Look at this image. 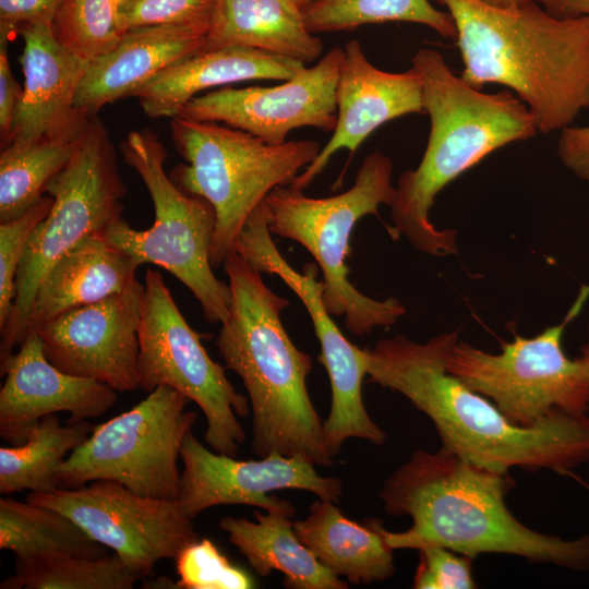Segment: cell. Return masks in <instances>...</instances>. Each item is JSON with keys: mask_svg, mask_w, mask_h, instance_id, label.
Masks as SVG:
<instances>
[{"mask_svg": "<svg viewBox=\"0 0 589 589\" xmlns=\"http://www.w3.org/2000/svg\"><path fill=\"white\" fill-rule=\"evenodd\" d=\"M458 330L416 342L402 335L368 349L366 375L404 395L434 424L443 448L498 473L513 468L567 474L589 461V416L557 412L532 425L509 421L486 397L447 371Z\"/></svg>", "mask_w": 589, "mask_h": 589, "instance_id": "obj_1", "label": "cell"}, {"mask_svg": "<svg viewBox=\"0 0 589 589\" xmlns=\"http://www.w3.org/2000/svg\"><path fill=\"white\" fill-rule=\"evenodd\" d=\"M508 473L478 467L441 447L416 450L383 483L380 498L392 516H409L401 532L382 534L393 550L442 546L471 558L497 553L572 569L589 568V533L564 540L530 529L508 509Z\"/></svg>", "mask_w": 589, "mask_h": 589, "instance_id": "obj_2", "label": "cell"}, {"mask_svg": "<svg viewBox=\"0 0 589 589\" xmlns=\"http://www.w3.org/2000/svg\"><path fill=\"white\" fill-rule=\"evenodd\" d=\"M434 1L454 20L467 84L508 87L542 133L562 130L589 108V16L560 17L538 2Z\"/></svg>", "mask_w": 589, "mask_h": 589, "instance_id": "obj_3", "label": "cell"}, {"mask_svg": "<svg viewBox=\"0 0 589 589\" xmlns=\"http://www.w3.org/2000/svg\"><path fill=\"white\" fill-rule=\"evenodd\" d=\"M231 300L216 346L226 368L242 380L252 411L251 449L333 465L321 421L308 393L312 359L287 334L280 313L289 301L264 283L237 251L224 263Z\"/></svg>", "mask_w": 589, "mask_h": 589, "instance_id": "obj_4", "label": "cell"}, {"mask_svg": "<svg viewBox=\"0 0 589 589\" xmlns=\"http://www.w3.org/2000/svg\"><path fill=\"white\" fill-rule=\"evenodd\" d=\"M430 117L428 144L419 166L402 172L390 207L392 235L436 256L457 253L456 231L430 220L436 195L494 151L538 132L528 107L513 93H482L454 74L442 53L421 48L412 57Z\"/></svg>", "mask_w": 589, "mask_h": 589, "instance_id": "obj_5", "label": "cell"}, {"mask_svg": "<svg viewBox=\"0 0 589 589\" xmlns=\"http://www.w3.org/2000/svg\"><path fill=\"white\" fill-rule=\"evenodd\" d=\"M393 161L375 151L357 171L347 191L328 197H310L291 185L273 189L264 199L271 233L300 243L314 257L323 276V302L330 315L345 316V326L363 336L387 327L406 313L396 298L375 300L360 292L348 278L349 239L357 221L378 217V206L395 196Z\"/></svg>", "mask_w": 589, "mask_h": 589, "instance_id": "obj_6", "label": "cell"}, {"mask_svg": "<svg viewBox=\"0 0 589 589\" xmlns=\"http://www.w3.org/2000/svg\"><path fill=\"white\" fill-rule=\"evenodd\" d=\"M170 133L185 160L170 179L185 193L208 201L216 213L213 267L235 250L251 213L276 187L290 185L318 155L314 140L272 145L239 129L211 121L170 118Z\"/></svg>", "mask_w": 589, "mask_h": 589, "instance_id": "obj_7", "label": "cell"}, {"mask_svg": "<svg viewBox=\"0 0 589 589\" xmlns=\"http://www.w3.org/2000/svg\"><path fill=\"white\" fill-rule=\"evenodd\" d=\"M120 151L146 185L155 218L152 227L139 230L121 217L100 235L141 265L151 263L169 272L199 301L207 323H224L231 292L229 285L215 276L211 262L214 207L205 199L183 192L170 179L164 168L167 151L153 131L130 132Z\"/></svg>", "mask_w": 589, "mask_h": 589, "instance_id": "obj_8", "label": "cell"}, {"mask_svg": "<svg viewBox=\"0 0 589 589\" xmlns=\"http://www.w3.org/2000/svg\"><path fill=\"white\" fill-rule=\"evenodd\" d=\"M127 192L109 133L97 115L92 116L68 165L46 188L53 204L19 267L15 300L0 328V364L26 338L35 294L47 272L83 239L121 218Z\"/></svg>", "mask_w": 589, "mask_h": 589, "instance_id": "obj_9", "label": "cell"}, {"mask_svg": "<svg viewBox=\"0 0 589 589\" xmlns=\"http://www.w3.org/2000/svg\"><path fill=\"white\" fill-rule=\"evenodd\" d=\"M588 297L589 286H582L562 323L533 337L516 335L500 353L458 340L448 352L447 371L520 426H532L557 412L587 413L589 376L579 358L566 356L562 338Z\"/></svg>", "mask_w": 589, "mask_h": 589, "instance_id": "obj_10", "label": "cell"}, {"mask_svg": "<svg viewBox=\"0 0 589 589\" xmlns=\"http://www.w3.org/2000/svg\"><path fill=\"white\" fill-rule=\"evenodd\" d=\"M189 401L160 385L131 409L95 425L60 466L58 486L111 480L143 496L177 501L178 458L196 420V412L187 410Z\"/></svg>", "mask_w": 589, "mask_h": 589, "instance_id": "obj_11", "label": "cell"}, {"mask_svg": "<svg viewBox=\"0 0 589 589\" xmlns=\"http://www.w3.org/2000/svg\"><path fill=\"white\" fill-rule=\"evenodd\" d=\"M139 387L151 393L169 386L203 411L206 444L236 457L245 441L237 419L250 412L249 399L237 392L223 368L207 353L189 325L159 272L147 269L139 328Z\"/></svg>", "mask_w": 589, "mask_h": 589, "instance_id": "obj_12", "label": "cell"}, {"mask_svg": "<svg viewBox=\"0 0 589 589\" xmlns=\"http://www.w3.org/2000/svg\"><path fill=\"white\" fill-rule=\"evenodd\" d=\"M267 226L264 201L251 213L240 231L235 250L259 272L276 275L305 306L318 339V361L325 368L332 389V405L323 422L326 448L339 454L351 437L383 445L386 433L371 419L363 404L362 383L366 375L368 348L351 344L340 332L323 302L318 266L309 263L296 271L280 254Z\"/></svg>", "mask_w": 589, "mask_h": 589, "instance_id": "obj_13", "label": "cell"}, {"mask_svg": "<svg viewBox=\"0 0 589 589\" xmlns=\"http://www.w3.org/2000/svg\"><path fill=\"white\" fill-rule=\"evenodd\" d=\"M26 501L70 518L142 578L154 575L157 562L176 560L200 539L177 501L143 496L111 480L31 492Z\"/></svg>", "mask_w": 589, "mask_h": 589, "instance_id": "obj_14", "label": "cell"}, {"mask_svg": "<svg viewBox=\"0 0 589 589\" xmlns=\"http://www.w3.org/2000/svg\"><path fill=\"white\" fill-rule=\"evenodd\" d=\"M183 462L177 502L193 520L201 512L219 505H248L292 517L293 505L271 494L277 490H303L338 503L342 483L318 474L315 465L298 456L271 454L259 460H236L212 452L190 431L183 440Z\"/></svg>", "mask_w": 589, "mask_h": 589, "instance_id": "obj_15", "label": "cell"}, {"mask_svg": "<svg viewBox=\"0 0 589 589\" xmlns=\"http://www.w3.org/2000/svg\"><path fill=\"white\" fill-rule=\"evenodd\" d=\"M341 60L342 48L333 47L316 64L278 85L213 91L193 97L177 116L223 123L272 145L284 144L290 131L303 127L333 131Z\"/></svg>", "mask_w": 589, "mask_h": 589, "instance_id": "obj_16", "label": "cell"}, {"mask_svg": "<svg viewBox=\"0 0 589 589\" xmlns=\"http://www.w3.org/2000/svg\"><path fill=\"white\" fill-rule=\"evenodd\" d=\"M144 284L95 303L69 310L43 324L39 335L46 358L59 370L105 383L117 392L139 387Z\"/></svg>", "mask_w": 589, "mask_h": 589, "instance_id": "obj_17", "label": "cell"}, {"mask_svg": "<svg viewBox=\"0 0 589 589\" xmlns=\"http://www.w3.org/2000/svg\"><path fill=\"white\" fill-rule=\"evenodd\" d=\"M0 373L5 375L0 390V436L11 445L24 443L47 414L67 411L68 423H76L103 416L118 399L109 385L55 366L36 332L0 364Z\"/></svg>", "mask_w": 589, "mask_h": 589, "instance_id": "obj_18", "label": "cell"}, {"mask_svg": "<svg viewBox=\"0 0 589 589\" xmlns=\"http://www.w3.org/2000/svg\"><path fill=\"white\" fill-rule=\"evenodd\" d=\"M335 99L337 120L333 135L292 181L290 185L296 189L310 185L339 149L353 154L385 122L423 111L422 84L417 70L393 73L377 69L357 39L347 41L342 48Z\"/></svg>", "mask_w": 589, "mask_h": 589, "instance_id": "obj_19", "label": "cell"}, {"mask_svg": "<svg viewBox=\"0 0 589 589\" xmlns=\"http://www.w3.org/2000/svg\"><path fill=\"white\" fill-rule=\"evenodd\" d=\"M19 34L24 40L23 96L1 148L12 142L77 139L91 118L75 107L87 63L58 43L51 24L23 25Z\"/></svg>", "mask_w": 589, "mask_h": 589, "instance_id": "obj_20", "label": "cell"}, {"mask_svg": "<svg viewBox=\"0 0 589 589\" xmlns=\"http://www.w3.org/2000/svg\"><path fill=\"white\" fill-rule=\"evenodd\" d=\"M209 26L159 25L128 29L107 53L87 64L75 107L96 116L164 69L204 49Z\"/></svg>", "mask_w": 589, "mask_h": 589, "instance_id": "obj_21", "label": "cell"}, {"mask_svg": "<svg viewBox=\"0 0 589 589\" xmlns=\"http://www.w3.org/2000/svg\"><path fill=\"white\" fill-rule=\"evenodd\" d=\"M304 67L251 47L202 49L164 69L130 96L139 99L148 117L172 118L202 91L252 80L287 81Z\"/></svg>", "mask_w": 589, "mask_h": 589, "instance_id": "obj_22", "label": "cell"}, {"mask_svg": "<svg viewBox=\"0 0 589 589\" xmlns=\"http://www.w3.org/2000/svg\"><path fill=\"white\" fill-rule=\"evenodd\" d=\"M141 264L94 233L62 255L43 278L32 305L27 335L56 316L100 301L136 280Z\"/></svg>", "mask_w": 589, "mask_h": 589, "instance_id": "obj_23", "label": "cell"}, {"mask_svg": "<svg viewBox=\"0 0 589 589\" xmlns=\"http://www.w3.org/2000/svg\"><path fill=\"white\" fill-rule=\"evenodd\" d=\"M382 524L360 525L347 518L334 502L318 498L309 515L293 521V530L315 557L338 577L354 585L383 581L395 574L393 549L382 534Z\"/></svg>", "mask_w": 589, "mask_h": 589, "instance_id": "obj_24", "label": "cell"}, {"mask_svg": "<svg viewBox=\"0 0 589 589\" xmlns=\"http://www.w3.org/2000/svg\"><path fill=\"white\" fill-rule=\"evenodd\" d=\"M225 46L251 47L304 64L323 50L296 0H216L204 49Z\"/></svg>", "mask_w": 589, "mask_h": 589, "instance_id": "obj_25", "label": "cell"}, {"mask_svg": "<svg viewBox=\"0 0 589 589\" xmlns=\"http://www.w3.org/2000/svg\"><path fill=\"white\" fill-rule=\"evenodd\" d=\"M256 521L224 517L219 528L260 577L273 570L284 574L290 589H347L348 582L326 568L298 538L291 517L278 512L255 510Z\"/></svg>", "mask_w": 589, "mask_h": 589, "instance_id": "obj_26", "label": "cell"}, {"mask_svg": "<svg viewBox=\"0 0 589 589\" xmlns=\"http://www.w3.org/2000/svg\"><path fill=\"white\" fill-rule=\"evenodd\" d=\"M0 549L12 551L23 563L108 554L106 546L61 513L11 497L0 498Z\"/></svg>", "mask_w": 589, "mask_h": 589, "instance_id": "obj_27", "label": "cell"}, {"mask_svg": "<svg viewBox=\"0 0 589 589\" xmlns=\"http://www.w3.org/2000/svg\"><path fill=\"white\" fill-rule=\"evenodd\" d=\"M94 426L87 420L63 426L55 413L43 417L24 443L0 448V493L58 489L60 466Z\"/></svg>", "mask_w": 589, "mask_h": 589, "instance_id": "obj_28", "label": "cell"}, {"mask_svg": "<svg viewBox=\"0 0 589 589\" xmlns=\"http://www.w3.org/2000/svg\"><path fill=\"white\" fill-rule=\"evenodd\" d=\"M77 139L12 142L2 147L0 223L22 215L45 195L47 185L71 159Z\"/></svg>", "mask_w": 589, "mask_h": 589, "instance_id": "obj_29", "label": "cell"}, {"mask_svg": "<svg viewBox=\"0 0 589 589\" xmlns=\"http://www.w3.org/2000/svg\"><path fill=\"white\" fill-rule=\"evenodd\" d=\"M311 33L351 31L365 24L409 22L456 39L453 17L429 0H316L304 11Z\"/></svg>", "mask_w": 589, "mask_h": 589, "instance_id": "obj_30", "label": "cell"}, {"mask_svg": "<svg viewBox=\"0 0 589 589\" xmlns=\"http://www.w3.org/2000/svg\"><path fill=\"white\" fill-rule=\"evenodd\" d=\"M142 576L116 554L99 557L67 555L23 563L15 561L14 574L1 589H131Z\"/></svg>", "mask_w": 589, "mask_h": 589, "instance_id": "obj_31", "label": "cell"}, {"mask_svg": "<svg viewBox=\"0 0 589 589\" xmlns=\"http://www.w3.org/2000/svg\"><path fill=\"white\" fill-rule=\"evenodd\" d=\"M121 0H63L51 22L55 38L85 63L110 51L127 32Z\"/></svg>", "mask_w": 589, "mask_h": 589, "instance_id": "obj_32", "label": "cell"}, {"mask_svg": "<svg viewBox=\"0 0 589 589\" xmlns=\"http://www.w3.org/2000/svg\"><path fill=\"white\" fill-rule=\"evenodd\" d=\"M179 580L177 589H250L255 587L252 577L231 564L209 540L189 544L177 556Z\"/></svg>", "mask_w": 589, "mask_h": 589, "instance_id": "obj_33", "label": "cell"}, {"mask_svg": "<svg viewBox=\"0 0 589 589\" xmlns=\"http://www.w3.org/2000/svg\"><path fill=\"white\" fill-rule=\"evenodd\" d=\"M52 204L53 197L45 194L22 215L0 223V328L5 325L15 300L16 276L28 242Z\"/></svg>", "mask_w": 589, "mask_h": 589, "instance_id": "obj_34", "label": "cell"}, {"mask_svg": "<svg viewBox=\"0 0 589 589\" xmlns=\"http://www.w3.org/2000/svg\"><path fill=\"white\" fill-rule=\"evenodd\" d=\"M216 0H121L122 27L159 25L209 26Z\"/></svg>", "mask_w": 589, "mask_h": 589, "instance_id": "obj_35", "label": "cell"}, {"mask_svg": "<svg viewBox=\"0 0 589 589\" xmlns=\"http://www.w3.org/2000/svg\"><path fill=\"white\" fill-rule=\"evenodd\" d=\"M420 561L413 577L417 589H473L471 557L442 546L419 550Z\"/></svg>", "mask_w": 589, "mask_h": 589, "instance_id": "obj_36", "label": "cell"}, {"mask_svg": "<svg viewBox=\"0 0 589 589\" xmlns=\"http://www.w3.org/2000/svg\"><path fill=\"white\" fill-rule=\"evenodd\" d=\"M63 0H0V36L19 34L28 24H51Z\"/></svg>", "mask_w": 589, "mask_h": 589, "instance_id": "obj_37", "label": "cell"}, {"mask_svg": "<svg viewBox=\"0 0 589 589\" xmlns=\"http://www.w3.org/2000/svg\"><path fill=\"white\" fill-rule=\"evenodd\" d=\"M9 38L0 36V135L1 145L9 137L12 122L23 96V87L14 77L9 58Z\"/></svg>", "mask_w": 589, "mask_h": 589, "instance_id": "obj_38", "label": "cell"}, {"mask_svg": "<svg viewBox=\"0 0 589 589\" xmlns=\"http://www.w3.org/2000/svg\"><path fill=\"white\" fill-rule=\"evenodd\" d=\"M557 144L563 164L579 178L589 181V125L563 128Z\"/></svg>", "mask_w": 589, "mask_h": 589, "instance_id": "obj_39", "label": "cell"}, {"mask_svg": "<svg viewBox=\"0 0 589 589\" xmlns=\"http://www.w3.org/2000/svg\"><path fill=\"white\" fill-rule=\"evenodd\" d=\"M551 14L560 17L589 16V0H538Z\"/></svg>", "mask_w": 589, "mask_h": 589, "instance_id": "obj_40", "label": "cell"}, {"mask_svg": "<svg viewBox=\"0 0 589 589\" xmlns=\"http://www.w3.org/2000/svg\"><path fill=\"white\" fill-rule=\"evenodd\" d=\"M486 4L498 8H515L528 2H538V0H480ZM539 3V2H538Z\"/></svg>", "mask_w": 589, "mask_h": 589, "instance_id": "obj_41", "label": "cell"}, {"mask_svg": "<svg viewBox=\"0 0 589 589\" xmlns=\"http://www.w3.org/2000/svg\"><path fill=\"white\" fill-rule=\"evenodd\" d=\"M143 585H144L143 587L151 585L147 588H171V589L177 588L176 582H172L170 579L166 577L157 578L155 580L144 581Z\"/></svg>", "mask_w": 589, "mask_h": 589, "instance_id": "obj_42", "label": "cell"}, {"mask_svg": "<svg viewBox=\"0 0 589 589\" xmlns=\"http://www.w3.org/2000/svg\"><path fill=\"white\" fill-rule=\"evenodd\" d=\"M579 360L581 361L585 370H586V373L588 374L589 376V344L585 345L582 348H581V356L579 357Z\"/></svg>", "mask_w": 589, "mask_h": 589, "instance_id": "obj_43", "label": "cell"}, {"mask_svg": "<svg viewBox=\"0 0 589 589\" xmlns=\"http://www.w3.org/2000/svg\"><path fill=\"white\" fill-rule=\"evenodd\" d=\"M316 0H296L298 5L304 11L306 8H309L313 2Z\"/></svg>", "mask_w": 589, "mask_h": 589, "instance_id": "obj_44", "label": "cell"}]
</instances>
